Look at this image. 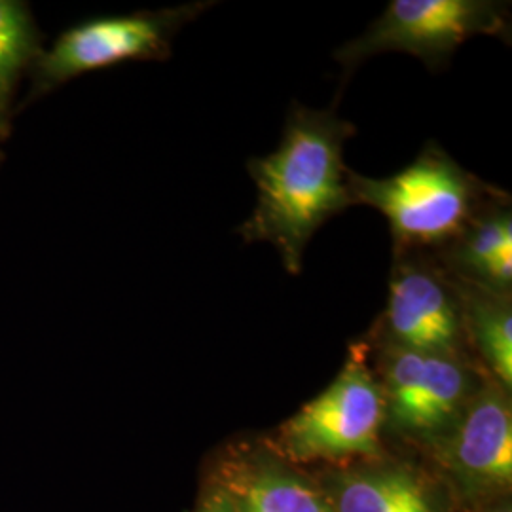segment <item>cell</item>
I'll return each mask as SVG.
<instances>
[{
    "instance_id": "obj_1",
    "label": "cell",
    "mask_w": 512,
    "mask_h": 512,
    "mask_svg": "<svg viewBox=\"0 0 512 512\" xmlns=\"http://www.w3.org/2000/svg\"><path fill=\"white\" fill-rule=\"evenodd\" d=\"M355 133L334 110L293 103L274 152L247 162L256 203L238 234L245 243H272L291 275L302 272L317 230L355 205L344 162V148Z\"/></svg>"
},
{
    "instance_id": "obj_2",
    "label": "cell",
    "mask_w": 512,
    "mask_h": 512,
    "mask_svg": "<svg viewBox=\"0 0 512 512\" xmlns=\"http://www.w3.org/2000/svg\"><path fill=\"white\" fill-rule=\"evenodd\" d=\"M355 205L384 215L397 253H439L503 194L467 171L437 143H427L418 158L399 173L372 179L349 169Z\"/></svg>"
},
{
    "instance_id": "obj_3",
    "label": "cell",
    "mask_w": 512,
    "mask_h": 512,
    "mask_svg": "<svg viewBox=\"0 0 512 512\" xmlns=\"http://www.w3.org/2000/svg\"><path fill=\"white\" fill-rule=\"evenodd\" d=\"M511 40V4L497 0H391L363 35L342 44L334 59L342 86L365 61L382 54L420 57L429 71L448 67L467 40Z\"/></svg>"
},
{
    "instance_id": "obj_4",
    "label": "cell",
    "mask_w": 512,
    "mask_h": 512,
    "mask_svg": "<svg viewBox=\"0 0 512 512\" xmlns=\"http://www.w3.org/2000/svg\"><path fill=\"white\" fill-rule=\"evenodd\" d=\"M384 425L382 385L365 344H355L334 382L281 425V454L298 463L374 458Z\"/></svg>"
},
{
    "instance_id": "obj_5",
    "label": "cell",
    "mask_w": 512,
    "mask_h": 512,
    "mask_svg": "<svg viewBox=\"0 0 512 512\" xmlns=\"http://www.w3.org/2000/svg\"><path fill=\"white\" fill-rule=\"evenodd\" d=\"M385 423L404 437L435 444L458 421L482 378L463 355H435L382 344Z\"/></svg>"
},
{
    "instance_id": "obj_6",
    "label": "cell",
    "mask_w": 512,
    "mask_h": 512,
    "mask_svg": "<svg viewBox=\"0 0 512 512\" xmlns=\"http://www.w3.org/2000/svg\"><path fill=\"white\" fill-rule=\"evenodd\" d=\"M215 2H190L156 12L90 19L57 38L42 55V86H57L82 74L109 69L126 61L165 59L171 42L186 23L200 18Z\"/></svg>"
},
{
    "instance_id": "obj_7",
    "label": "cell",
    "mask_w": 512,
    "mask_h": 512,
    "mask_svg": "<svg viewBox=\"0 0 512 512\" xmlns=\"http://www.w3.org/2000/svg\"><path fill=\"white\" fill-rule=\"evenodd\" d=\"M382 342L435 355H463L465 332L454 277L431 253L393 255Z\"/></svg>"
},
{
    "instance_id": "obj_8",
    "label": "cell",
    "mask_w": 512,
    "mask_h": 512,
    "mask_svg": "<svg viewBox=\"0 0 512 512\" xmlns=\"http://www.w3.org/2000/svg\"><path fill=\"white\" fill-rule=\"evenodd\" d=\"M511 393L484 376L458 421L437 440V456L465 499L503 494L512 482Z\"/></svg>"
},
{
    "instance_id": "obj_9",
    "label": "cell",
    "mask_w": 512,
    "mask_h": 512,
    "mask_svg": "<svg viewBox=\"0 0 512 512\" xmlns=\"http://www.w3.org/2000/svg\"><path fill=\"white\" fill-rule=\"evenodd\" d=\"M217 482L238 512H336L329 497L270 450H238Z\"/></svg>"
},
{
    "instance_id": "obj_10",
    "label": "cell",
    "mask_w": 512,
    "mask_h": 512,
    "mask_svg": "<svg viewBox=\"0 0 512 512\" xmlns=\"http://www.w3.org/2000/svg\"><path fill=\"white\" fill-rule=\"evenodd\" d=\"M456 279L512 293V207L507 192L488 203L448 247L435 253Z\"/></svg>"
},
{
    "instance_id": "obj_11",
    "label": "cell",
    "mask_w": 512,
    "mask_h": 512,
    "mask_svg": "<svg viewBox=\"0 0 512 512\" xmlns=\"http://www.w3.org/2000/svg\"><path fill=\"white\" fill-rule=\"evenodd\" d=\"M323 492L336 512H439L423 478L399 465L334 475Z\"/></svg>"
},
{
    "instance_id": "obj_12",
    "label": "cell",
    "mask_w": 512,
    "mask_h": 512,
    "mask_svg": "<svg viewBox=\"0 0 512 512\" xmlns=\"http://www.w3.org/2000/svg\"><path fill=\"white\" fill-rule=\"evenodd\" d=\"M465 342L473 344L486 374L511 393L512 293H499L454 277Z\"/></svg>"
},
{
    "instance_id": "obj_13",
    "label": "cell",
    "mask_w": 512,
    "mask_h": 512,
    "mask_svg": "<svg viewBox=\"0 0 512 512\" xmlns=\"http://www.w3.org/2000/svg\"><path fill=\"white\" fill-rule=\"evenodd\" d=\"M37 50V33L29 10L12 0H0V128L21 69Z\"/></svg>"
},
{
    "instance_id": "obj_14",
    "label": "cell",
    "mask_w": 512,
    "mask_h": 512,
    "mask_svg": "<svg viewBox=\"0 0 512 512\" xmlns=\"http://www.w3.org/2000/svg\"><path fill=\"white\" fill-rule=\"evenodd\" d=\"M196 512H238L236 511V507H234V503H232V499L226 495L224 490H220L219 486H217V490L213 492H207V494L203 495L202 501H200V505H198V509Z\"/></svg>"
},
{
    "instance_id": "obj_15",
    "label": "cell",
    "mask_w": 512,
    "mask_h": 512,
    "mask_svg": "<svg viewBox=\"0 0 512 512\" xmlns=\"http://www.w3.org/2000/svg\"><path fill=\"white\" fill-rule=\"evenodd\" d=\"M486 512H512L511 511V503L509 501H505V499H501V501H497L492 509H488Z\"/></svg>"
}]
</instances>
